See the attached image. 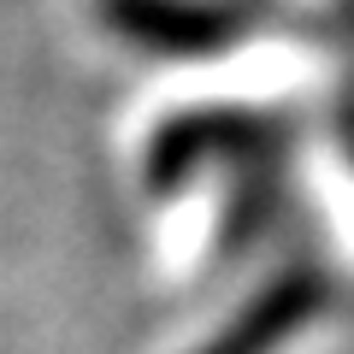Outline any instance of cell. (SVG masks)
Returning a JSON list of instances; mask_svg holds the SVG:
<instances>
[{
    "instance_id": "obj_1",
    "label": "cell",
    "mask_w": 354,
    "mask_h": 354,
    "mask_svg": "<svg viewBox=\"0 0 354 354\" xmlns=\"http://www.w3.org/2000/svg\"><path fill=\"white\" fill-rule=\"evenodd\" d=\"M278 142V124L266 113H230V106H195V113H177L153 130L148 160H142V177L148 189H177L189 183L201 165L230 160V165H260L266 148Z\"/></svg>"
},
{
    "instance_id": "obj_2",
    "label": "cell",
    "mask_w": 354,
    "mask_h": 354,
    "mask_svg": "<svg viewBox=\"0 0 354 354\" xmlns=\"http://www.w3.org/2000/svg\"><path fill=\"white\" fill-rule=\"evenodd\" d=\"M101 24L160 59H207L242 36V12L218 0H101Z\"/></svg>"
},
{
    "instance_id": "obj_4",
    "label": "cell",
    "mask_w": 354,
    "mask_h": 354,
    "mask_svg": "<svg viewBox=\"0 0 354 354\" xmlns=\"http://www.w3.org/2000/svg\"><path fill=\"white\" fill-rule=\"evenodd\" d=\"M342 142H348V160H354V101L342 106Z\"/></svg>"
},
{
    "instance_id": "obj_3",
    "label": "cell",
    "mask_w": 354,
    "mask_h": 354,
    "mask_svg": "<svg viewBox=\"0 0 354 354\" xmlns=\"http://www.w3.org/2000/svg\"><path fill=\"white\" fill-rule=\"evenodd\" d=\"M319 307H325V278H319V272H307V266L278 272L266 290L248 295V307H242L225 330L207 337L201 354H272L278 342H290Z\"/></svg>"
},
{
    "instance_id": "obj_5",
    "label": "cell",
    "mask_w": 354,
    "mask_h": 354,
    "mask_svg": "<svg viewBox=\"0 0 354 354\" xmlns=\"http://www.w3.org/2000/svg\"><path fill=\"white\" fill-rule=\"evenodd\" d=\"M348 6H354V0H348Z\"/></svg>"
}]
</instances>
